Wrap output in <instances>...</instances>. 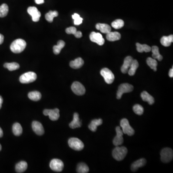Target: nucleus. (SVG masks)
Instances as JSON below:
<instances>
[{
    "mask_svg": "<svg viewBox=\"0 0 173 173\" xmlns=\"http://www.w3.org/2000/svg\"><path fill=\"white\" fill-rule=\"evenodd\" d=\"M161 43L162 45L165 47H168L173 42V35H170L169 36H163L161 39Z\"/></svg>",
    "mask_w": 173,
    "mask_h": 173,
    "instance_id": "nucleus-24",
    "label": "nucleus"
},
{
    "mask_svg": "<svg viewBox=\"0 0 173 173\" xmlns=\"http://www.w3.org/2000/svg\"><path fill=\"white\" fill-rule=\"evenodd\" d=\"M28 97L31 100L37 101L41 100V94L38 91H31L28 94Z\"/></svg>",
    "mask_w": 173,
    "mask_h": 173,
    "instance_id": "nucleus-30",
    "label": "nucleus"
},
{
    "mask_svg": "<svg viewBox=\"0 0 173 173\" xmlns=\"http://www.w3.org/2000/svg\"><path fill=\"white\" fill-rule=\"evenodd\" d=\"M65 31H66V33L68 34L75 35L77 30H76V27H74V26H71V27L67 28L66 30H65Z\"/></svg>",
    "mask_w": 173,
    "mask_h": 173,
    "instance_id": "nucleus-39",
    "label": "nucleus"
},
{
    "mask_svg": "<svg viewBox=\"0 0 173 173\" xmlns=\"http://www.w3.org/2000/svg\"><path fill=\"white\" fill-rule=\"evenodd\" d=\"M9 8L6 4H4L0 6V17H4L7 16Z\"/></svg>",
    "mask_w": 173,
    "mask_h": 173,
    "instance_id": "nucleus-36",
    "label": "nucleus"
},
{
    "mask_svg": "<svg viewBox=\"0 0 173 173\" xmlns=\"http://www.w3.org/2000/svg\"><path fill=\"white\" fill-rule=\"evenodd\" d=\"M96 28L97 30H100L101 32L105 34H107L111 31V27L107 24L98 23L96 24Z\"/></svg>",
    "mask_w": 173,
    "mask_h": 173,
    "instance_id": "nucleus-21",
    "label": "nucleus"
},
{
    "mask_svg": "<svg viewBox=\"0 0 173 173\" xmlns=\"http://www.w3.org/2000/svg\"><path fill=\"white\" fill-rule=\"evenodd\" d=\"M69 145L71 148L75 150H81L83 149L84 145L79 139L76 138H71L69 140Z\"/></svg>",
    "mask_w": 173,
    "mask_h": 173,
    "instance_id": "nucleus-7",
    "label": "nucleus"
},
{
    "mask_svg": "<svg viewBox=\"0 0 173 173\" xmlns=\"http://www.w3.org/2000/svg\"><path fill=\"white\" fill-rule=\"evenodd\" d=\"M58 16V12L56 11H50L45 15V19L47 21L51 23L53 22L54 17H57Z\"/></svg>",
    "mask_w": 173,
    "mask_h": 173,
    "instance_id": "nucleus-33",
    "label": "nucleus"
},
{
    "mask_svg": "<svg viewBox=\"0 0 173 173\" xmlns=\"http://www.w3.org/2000/svg\"><path fill=\"white\" fill-rule=\"evenodd\" d=\"M76 171L79 173H86L89 171V168L88 165L85 163H79L77 166Z\"/></svg>",
    "mask_w": 173,
    "mask_h": 173,
    "instance_id": "nucleus-32",
    "label": "nucleus"
},
{
    "mask_svg": "<svg viewBox=\"0 0 173 173\" xmlns=\"http://www.w3.org/2000/svg\"><path fill=\"white\" fill-rule=\"evenodd\" d=\"M90 38L91 41L97 43L99 45H103L104 43V39L100 33L91 32L90 35Z\"/></svg>",
    "mask_w": 173,
    "mask_h": 173,
    "instance_id": "nucleus-13",
    "label": "nucleus"
},
{
    "mask_svg": "<svg viewBox=\"0 0 173 173\" xmlns=\"http://www.w3.org/2000/svg\"><path fill=\"white\" fill-rule=\"evenodd\" d=\"M120 126L122 128L123 133L127 134L129 136H131L134 134V130L130 125L129 120L127 119L124 118L121 120Z\"/></svg>",
    "mask_w": 173,
    "mask_h": 173,
    "instance_id": "nucleus-6",
    "label": "nucleus"
},
{
    "mask_svg": "<svg viewBox=\"0 0 173 173\" xmlns=\"http://www.w3.org/2000/svg\"><path fill=\"white\" fill-rule=\"evenodd\" d=\"M82 21H83V18L80 16L75 19H74V24L75 25H79L82 23Z\"/></svg>",
    "mask_w": 173,
    "mask_h": 173,
    "instance_id": "nucleus-40",
    "label": "nucleus"
},
{
    "mask_svg": "<svg viewBox=\"0 0 173 173\" xmlns=\"http://www.w3.org/2000/svg\"><path fill=\"white\" fill-rule=\"evenodd\" d=\"M72 18H73V19H75L76 18H78V17H80L79 15V14H74V15H72Z\"/></svg>",
    "mask_w": 173,
    "mask_h": 173,
    "instance_id": "nucleus-45",
    "label": "nucleus"
},
{
    "mask_svg": "<svg viewBox=\"0 0 173 173\" xmlns=\"http://www.w3.org/2000/svg\"><path fill=\"white\" fill-rule=\"evenodd\" d=\"M82 125L81 121H80L79 115L78 113H74L73 120L69 124L70 128L72 129L80 128Z\"/></svg>",
    "mask_w": 173,
    "mask_h": 173,
    "instance_id": "nucleus-17",
    "label": "nucleus"
},
{
    "mask_svg": "<svg viewBox=\"0 0 173 173\" xmlns=\"http://www.w3.org/2000/svg\"><path fill=\"white\" fill-rule=\"evenodd\" d=\"M141 97L143 101H147L150 105H152L154 103V99L147 91H143L141 94Z\"/></svg>",
    "mask_w": 173,
    "mask_h": 173,
    "instance_id": "nucleus-22",
    "label": "nucleus"
},
{
    "mask_svg": "<svg viewBox=\"0 0 173 173\" xmlns=\"http://www.w3.org/2000/svg\"><path fill=\"white\" fill-rule=\"evenodd\" d=\"M147 64L150 67V69H153L154 71H157V62L155 59L149 57L147 58Z\"/></svg>",
    "mask_w": 173,
    "mask_h": 173,
    "instance_id": "nucleus-34",
    "label": "nucleus"
},
{
    "mask_svg": "<svg viewBox=\"0 0 173 173\" xmlns=\"http://www.w3.org/2000/svg\"><path fill=\"white\" fill-rule=\"evenodd\" d=\"M13 132L16 136H19L22 133L23 129L21 125L18 123H16L13 125Z\"/></svg>",
    "mask_w": 173,
    "mask_h": 173,
    "instance_id": "nucleus-31",
    "label": "nucleus"
},
{
    "mask_svg": "<svg viewBox=\"0 0 173 173\" xmlns=\"http://www.w3.org/2000/svg\"><path fill=\"white\" fill-rule=\"evenodd\" d=\"M101 75L104 77L105 81L108 84H111L114 82L115 76L109 69L107 68L102 69L101 71Z\"/></svg>",
    "mask_w": 173,
    "mask_h": 173,
    "instance_id": "nucleus-8",
    "label": "nucleus"
},
{
    "mask_svg": "<svg viewBox=\"0 0 173 173\" xmlns=\"http://www.w3.org/2000/svg\"><path fill=\"white\" fill-rule=\"evenodd\" d=\"M36 74L33 72H29L24 73L19 78L20 82L23 84L32 83L36 80Z\"/></svg>",
    "mask_w": 173,
    "mask_h": 173,
    "instance_id": "nucleus-3",
    "label": "nucleus"
},
{
    "mask_svg": "<svg viewBox=\"0 0 173 173\" xmlns=\"http://www.w3.org/2000/svg\"><path fill=\"white\" fill-rule=\"evenodd\" d=\"M71 89L74 94L77 95H83L85 94L86 90L84 86L78 81H75L72 84Z\"/></svg>",
    "mask_w": 173,
    "mask_h": 173,
    "instance_id": "nucleus-9",
    "label": "nucleus"
},
{
    "mask_svg": "<svg viewBox=\"0 0 173 173\" xmlns=\"http://www.w3.org/2000/svg\"><path fill=\"white\" fill-rule=\"evenodd\" d=\"M4 67L8 69L9 71H14L19 69V65L16 63H5L4 64Z\"/></svg>",
    "mask_w": 173,
    "mask_h": 173,
    "instance_id": "nucleus-35",
    "label": "nucleus"
},
{
    "mask_svg": "<svg viewBox=\"0 0 173 173\" xmlns=\"http://www.w3.org/2000/svg\"><path fill=\"white\" fill-rule=\"evenodd\" d=\"M65 41L62 40L59 41L57 42V45L54 46L53 47L54 54L56 55H59L62 49L65 47Z\"/></svg>",
    "mask_w": 173,
    "mask_h": 173,
    "instance_id": "nucleus-29",
    "label": "nucleus"
},
{
    "mask_svg": "<svg viewBox=\"0 0 173 173\" xmlns=\"http://www.w3.org/2000/svg\"><path fill=\"white\" fill-rule=\"evenodd\" d=\"M121 34L119 32H110L106 34V39L110 41H118L121 39Z\"/></svg>",
    "mask_w": 173,
    "mask_h": 173,
    "instance_id": "nucleus-20",
    "label": "nucleus"
},
{
    "mask_svg": "<svg viewBox=\"0 0 173 173\" xmlns=\"http://www.w3.org/2000/svg\"><path fill=\"white\" fill-rule=\"evenodd\" d=\"M124 26V22L122 19H116L112 23V27L114 29H119Z\"/></svg>",
    "mask_w": 173,
    "mask_h": 173,
    "instance_id": "nucleus-37",
    "label": "nucleus"
},
{
    "mask_svg": "<svg viewBox=\"0 0 173 173\" xmlns=\"http://www.w3.org/2000/svg\"><path fill=\"white\" fill-rule=\"evenodd\" d=\"M27 13L32 17V20L34 22H38L40 20L41 14L38 9L34 6H31L27 8Z\"/></svg>",
    "mask_w": 173,
    "mask_h": 173,
    "instance_id": "nucleus-14",
    "label": "nucleus"
},
{
    "mask_svg": "<svg viewBox=\"0 0 173 173\" xmlns=\"http://www.w3.org/2000/svg\"><path fill=\"white\" fill-rule=\"evenodd\" d=\"M27 168V164L26 162L21 161L16 164V170L17 173H23L26 170Z\"/></svg>",
    "mask_w": 173,
    "mask_h": 173,
    "instance_id": "nucleus-27",
    "label": "nucleus"
},
{
    "mask_svg": "<svg viewBox=\"0 0 173 173\" xmlns=\"http://www.w3.org/2000/svg\"><path fill=\"white\" fill-rule=\"evenodd\" d=\"M134 87L129 83H123L119 86L117 92V99H120L123 94L131 92L133 90Z\"/></svg>",
    "mask_w": 173,
    "mask_h": 173,
    "instance_id": "nucleus-5",
    "label": "nucleus"
},
{
    "mask_svg": "<svg viewBox=\"0 0 173 173\" xmlns=\"http://www.w3.org/2000/svg\"><path fill=\"white\" fill-rule=\"evenodd\" d=\"M36 3L38 5H41L44 2V0H35Z\"/></svg>",
    "mask_w": 173,
    "mask_h": 173,
    "instance_id": "nucleus-42",
    "label": "nucleus"
},
{
    "mask_svg": "<svg viewBox=\"0 0 173 173\" xmlns=\"http://www.w3.org/2000/svg\"><path fill=\"white\" fill-rule=\"evenodd\" d=\"M84 62L82 59V58H76L75 60L72 61L70 62V66L71 68L73 69H79L81 68L83 65H84Z\"/></svg>",
    "mask_w": 173,
    "mask_h": 173,
    "instance_id": "nucleus-19",
    "label": "nucleus"
},
{
    "mask_svg": "<svg viewBox=\"0 0 173 173\" xmlns=\"http://www.w3.org/2000/svg\"><path fill=\"white\" fill-rule=\"evenodd\" d=\"M173 158V150L170 148H164L161 151V159L164 163H169L172 160Z\"/></svg>",
    "mask_w": 173,
    "mask_h": 173,
    "instance_id": "nucleus-4",
    "label": "nucleus"
},
{
    "mask_svg": "<svg viewBox=\"0 0 173 173\" xmlns=\"http://www.w3.org/2000/svg\"><path fill=\"white\" fill-rule=\"evenodd\" d=\"M137 50L138 52L142 53L143 52H148L151 51V47L147 44H141L140 43H136Z\"/></svg>",
    "mask_w": 173,
    "mask_h": 173,
    "instance_id": "nucleus-28",
    "label": "nucleus"
},
{
    "mask_svg": "<svg viewBox=\"0 0 173 173\" xmlns=\"http://www.w3.org/2000/svg\"><path fill=\"white\" fill-rule=\"evenodd\" d=\"M26 43L24 40L19 39L14 41L10 46V49L15 54L22 52L26 47Z\"/></svg>",
    "mask_w": 173,
    "mask_h": 173,
    "instance_id": "nucleus-1",
    "label": "nucleus"
},
{
    "mask_svg": "<svg viewBox=\"0 0 173 173\" xmlns=\"http://www.w3.org/2000/svg\"><path fill=\"white\" fill-rule=\"evenodd\" d=\"M103 124V120L101 119H94L89 125V128L92 132H95L97 129V126L101 125Z\"/></svg>",
    "mask_w": 173,
    "mask_h": 173,
    "instance_id": "nucleus-23",
    "label": "nucleus"
},
{
    "mask_svg": "<svg viewBox=\"0 0 173 173\" xmlns=\"http://www.w3.org/2000/svg\"><path fill=\"white\" fill-rule=\"evenodd\" d=\"M74 36H75L76 38H80L82 37V34L81 31H77L75 34L74 35Z\"/></svg>",
    "mask_w": 173,
    "mask_h": 173,
    "instance_id": "nucleus-41",
    "label": "nucleus"
},
{
    "mask_svg": "<svg viewBox=\"0 0 173 173\" xmlns=\"http://www.w3.org/2000/svg\"><path fill=\"white\" fill-rule=\"evenodd\" d=\"M43 114L46 116L48 115L51 121H56L60 117L59 110L57 108L53 110H44Z\"/></svg>",
    "mask_w": 173,
    "mask_h": 173,
    "instance_id": "nucleus-11",
    "label": "nucleus"
},
{
    "mask_svg": "<svg viewBox=\"0 0 173 173\" xmlns=\"http://www.w3.org/2000/svg\"><path fill=\"white\" fill-rule=\"evenodd\" d=\"M146 164V159L144 158L140 159L138 160L135 162H134L131 165V170L133 172L138 170L139 168H141L144 166Z\"/></svg>",
    "mask_w": 173,
    "mask_h": 173,
    "instance_id": "nucleus-18",
    "label": "nucleus"
},
{
    "mask_svg": "<svg viewBox=\"0 0 173 173\" xmlns=\"http://www.w3.org/2000/svg\"><path fill=\"white\" fill-rule=\"evenodd\" d=\"M2 103H3V99L1 96H0V109L2 108Z\"/></svg>",
    "mask_w": 173,
    "mask_h": 173,
    "instance_id": "nucleus-46",
    "label": "nucleus"
},
{
    "mask_svg": "<svg viewBox=\"0 0 173 173\" xmlns=\"http://www.w3.org/2000/svg\"><path fill=\"white\" fill-rule=\"evenodd\" d=\"M169 76L170 78H173V68L172 67L171 69L170 70L169 72Z\"/></svg>",
    "mask_w": 173,
    "mask_h": 173,
    "instance_id": "nucleus-44",
    "label": "nucleus"
},
{
    "mask_svg": "<svg viewBox=\"0 0 173 173\" xmlns=\"http://www.w3.org/2000/svg\"><path fill=\"white\" fill-rule=\"evenodd\" d=\"M139 66V65L138 61L136 60H133L128 71V73H129V75L131 76L134 75L136 71L138 69Z\"/></svg>",
    "mask_w": 173,
    "mask_h": 173,
    "instance_id": "nucleus-26",
    "label": "nucleus"
},
{
    "mask_svg": "<svg viewBox=\"0 0 173 173\" xmlns=\"http://www.w3.org/2000/svg\"><path fill=\"white\" fill-rule=\"evenodd\" d=\"M51 169L55 172H61L63 170L64 164L61 160L54 159L51 161L50 164Z\"/></svg>",
    "mask_w": 173,
    "mask_h": 173,
    "instance_id": "nucleus-10",
    "label": "nucleus"
},
{
    "mask_svg": "<svg viewBox=\"0 0 173 173\" xmlns=\"http://www.w3.org/2000/svg\"><path fill=\"white\" fill-rule=\"evenodd\" d=\"M2 136H3V131L2 129L0 128V138H2Z\"/></svg>",
    "mask_w": 173,
    "mask_h": 173,
    "instance_id": "nucleus-47",
    "label": "nucleus"
},
{
    "mask_svg": "<svg viewBox=\"0 0 173 173\" xmlns=\"http://www.w3.org/2000/svg\"><path fill=\"white\" fill-rule=\"evenodd\" d=\"M133 111L136 114L140 115H143L144 112V109L143 106L139 104H135L133 107Z\"/></svg>",
    "mask_w": 173,
    "mask_h": 173,
    "instance_id": "nucleus-38",
    "label": "nucleus"
},
{
    "mask_svg": "<svg viewBox=\"0 0 173 173\" xmlns=\"http://www.w3.org/2000/svg\"><path fill=\"white\" fill-rule=\"evenodd\" d=\"M133 59L131 56H127L125 59L124 64L121 67V72L123 74H126L128 73V71L129 69L130 66L132 64V61Z\"/></svg>",
    "mask_w": 173,
    "mask_h": 173,
    "instance_id": "nucleus-16",
    "label": "nucleus"
},
{
    "mask_svg": "<svg viewBox=\"0 0 173 173\" xmlns=\"http://www.w3.org/2000/svg\"><path fill=\"white\" fill-rule=\"evenodd\" d=\"M116 135L113 140V144L115 146H118L122 144L124 141L123 135V132L120 126L116 128Z\"/></svg>",
    "mask_w": 173,
    "mask_h": 173,
    "instance_id": "nucleus-12",
    "label": "nucleus"
},
{
    "mask_svg": "<svg viewBox=\"0 0 173 173\" xmlns=\"http://www.w3.org/2000/svg\"><path fill=\"white\" fill-rule=\"evenodd\" d=\"M4 41V37L1 34H0V45H1Z\"/></svg>",
    "mask_w": 173,
    "mask_h": 173,
    "instance_id": "nucleus-43",
    "label": "nucleus"
},
{
    "mask_svg": "<svg viewBox=\"0 0 173 173\" xmlns=\"http://www.w3.org/2000/svg\"><path fill=\"white\" fill-rule=\"evenodd\" d=\"M151 51L153 52V56L154 59H157L159 61H161L163 60V56L160 54L159 49L156 46H154L151 47Z\"/></svg>",
    "mask_w": 173,
    "mask_h": 173,
    "instance_id": "nucleus-25",
    "label": "nucleus"
},
{
    "mask_svg": "<svg viewBox=\"0 0 173 173\" xmlns=\"http://www.w3.org/2000/svg\"><path fill=\"white\" fill-rule=\"evenodd\" d=\"M1 150H2V146L0 144V151Z\"/></svg>",
    "mask_w": 173,
    "mask_h": 173,
    "instance_id": "nucleus-48",
    "label": "nucleus"
},
{
    "mask_svg": "<svg viewBox=\"0 0 173 173\" xmlns=\"http://www.w3.org/2000/svg\"><path fill=\"white\" fill-rule=\"evenodd\" d=\"M32 127L33 131L38 135H42L44 133V130L43 129L42 124L38 121H33Z\"/></svg>",
    "mask_w": 173,
    "mask_h": 173,
    "instance_id": "nucleus-15",
    "label": "nucleus"
},
{
    "mask_svg": "<svg viewBox=\"0 0 173 173\" xmlns=\"http://www.w3.org/2000/svg\"><path fill=\"white\" fill-rule=\"evenodd\" d=\"M128 153V149L125 147L116 146L113 151V156L118 161L123 160Z\"/></svg>",
    "mask_w": 173,
    "mask_h": 173,
    "instance_id": "nucleus-2",
    "label": "nucleus"
}]
</instances>
